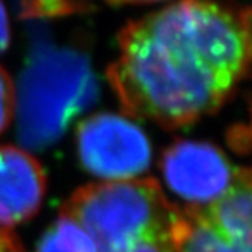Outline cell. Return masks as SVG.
<instances>
[{
	"instance_id": "obj_2",
	"label": "cell",
	"mask_w": 252,
	"mask_h": 252,
	"mask_svg": "<svg viewBox=\"0 0 252 252\" xmlns=\"http://www.w3.org/2000/svg\"><path fill=\"white\" fill-rule=\"evenodd\" d=\"M61 213L85 229L96 252H176L179 208L155 179L84 186Z\"/></svg>"
},
{
	"instance_id": "obj_5",
	"label": "cell",
	"mask_w": 252,
	"mask_h": 252,
	"mask_svg": "<svg viewBox=\"0 0 252 252\" xmlns=\"http://www.w3.org/2000/svg\"><path fill=\"white\" fill-rule=\"evenodd\" d=\"M76 146L81 164L103 181L135 179L151 164L152 148L145 131L114 113H97L82 120Z\"/></svg>"
},
{
	"instance_id": "obj_9",
	"label": "cell",
	"mask_w": 252,
	"mask_h": 252,
	"mask_svg": "<svg viewBox=\"0 0 252 252\" xmlns=\"http://www.w3.org/2000/svg\"><path fill=\"white\" fill-rule=\"evenodd\" d=\"M87 0H22V15L28 19H55L87 9Z\"/></svg>"
},
{
	"instance_id": "obj_12",
	"label": "cell",
	"mask_w": 252,
	"mask_h": 252,
	"mask_svg": "<svg viewBox=\"0 0 252 252\" xmlns=\"http://www.w3.org/2000/svg\"><path fill=\"white\" fill-rule=\"evenodd\" d=\"M11 43V25L8 19V12L3 5V2L0 0V53H3Z\"/></svg>"
},
{
	"instance_id": "obj_13",
	"label": "cell",
	"mask_w": 252,
	"mask_h": 252,
	"mask_svg": "<svg viewBox=\"0 0 252 252\" xmlns=\"http://www.w3.org/2000/svg\"><path fill=\"white\" fill-rule=\"evenodd\" d=\"M106 2L116 6H123V5H148V3L164 2V0H106Z\"/></svg>"
},
{
	"instance_id": "obj_10",
	"label": "cell",
	"mask_w": 252,
	"mask_h": 252,
	"mask_svg": "<svg viewBox=\"0 0 252 252\" xmlns=\"http://www.w3.org/2000/svg\"><path fill=\"white\" fill-rule=\"evenodd\" d=\"M15 113V90L8 71L0 65V134L11 125Z\"/></svg>"
},
{
	"instance_id": "obj_4",
	"label": "cell",
	"mask_w": 252,
	"mask_h": 252,
	"mask_svg": "<svg viewBox=\"0 0 252 252\" xmlns=\"http://www.w3.org/2000/svg\"><path fill=\"white\" fill-rule=\"evenodd\" d=\"M176 252H252V167L218 201L179 210Z\"/></svg>"
},
{
	"instance_id": "obj_3",
	"label": "cell",
	"mask_w": 252,
	"mask_h": 252,
	"mask_svg": "<svg viewBox=\"0 0 252 252\" xmlns=\"http://www.w3.org/2000/svg\"><path fill=\"white\" fill-rule=\"evenodd\" d=\"M96 94L87 64L75 53H40L26 70L19 99V135L40 149L58 140Z\"/></svg>"
},
{
	"instance_id": "obj_7",
	"label": "cell",
	"mask_w": 252,
	"mask_h": 252,
	"mask_svg": "<svg viewBox=\"0 0 252 252\" xmlns=\"http://www.w3.org/2000/svg\"><path fill=\"white\" fill-rule=\"evenodd\" d=\"M47 183L40 161L25 149L0 146V228L11 229L38 213Z\"/></svg>"
},
{
	"instance_id": "obj_1",
	"label": "cell",
	"mask_w": 252,
	"mask_h": 252,
	"mask_svg": "<svg viewBox=\"0 0 252 252\" xmlns=\"http://www.w3.org/2000/svg\"><path fill=\"white\" fill-rule=\"evenodd\" d=\"M251 61L248 12L179 0L120 29L106 78L126 114L175 129L218 110Z\"/></svg>"
},
{
	"instance_id": "obj_14",
	"label": "cell",
	"mask_w": 252,
	"mask_h": 252,
	"mask_svg": "<svg viewBox=\"0 0 252 252\" xmlns=\"http://www.w3.org/2000/svg\"><path fill=\"white\" fill-rule=\"evenodd\" d=\"M248 22H249V32H251V40H252V11H248Z\"/></svg>"
},
{
	"instance_id": "obj_8",
	"label": "cell",
	"mask_w": 252,
	"mask_h": 252,
	"mask_svg": "<svg viewBox=\"0 0 252 252\" xmlns=\"http://www.w3.org/2000/svg\"><path fill=\"white\" fill-rule=\"evenodd\" d=\"M37 252H96V248L85 229L61 213L43 234Z\"/></svg>"
},
{
	"instance_id": "obj_6",
	"label": "cell",
	"mask_w": 252,
	"mask_h": 252,
	"mask_svg": "<svg viewBox=\"0 0 252 252\" xmlns=\"http://www.w3.org/2000/svg\"><path fill=\"white\" fill-rule=\"evenodd\" d=\"M161 169L169 189L189 207L208 205L229 189L236 169L216 146L179 140L164 152Z\"/></svg>"
},
{
	"instance_id": "obj_11",
	"label": "cell",
	"mask_w": 252,
	"mask_h": 252,
	"mask_svg": "<svg viewBox=\"0 0 252 252\" xmlns=\"http://www.w3.org/2000/svg\"><path fill=\"white\" fill-rule=\"evenodd\" d=\"M0 252H28L11 229L0 228Z\"/></svg>"
}]
</instances>
